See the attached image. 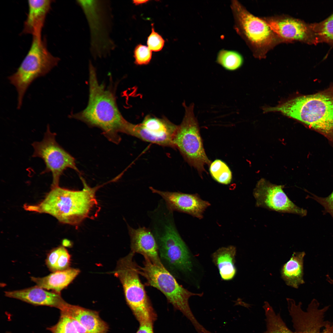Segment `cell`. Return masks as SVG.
<instances>
[{
	"mask_svg": "<svg viewBox=\"0 0 333 333\" xmlns=\"http://www.w3.org/2000/svg\"><path fill=\"white\" fill-rule=\"evenodd\" d=\"M263 18L283 43L310 40L309 27L298 19L287 15Z\"/></svg>",
	"mask_w": 333,
	"mask_h": 333,
	"instance_id": "15",
	"label": "cell"
},
{
	"mask_svg": "<svg viewBox=\"0 0 333 333\" xmlns=\"http://www.w3.org/2000/svg\"><path fill=\"white\" fill-rule=\"evenodd\" d=\"M51 0L28 1V12L23 32L33 36L41 35L46 17L50 9Z\"/></svg>",
	"mask_w": 333,
	"mask_h": 333,
	"instance_id": "19",
	"label": "cell"
},
{
	"mask_svg": "<svg viewBox=\"0 0 333 333\" xmlns=\"http://www.w3.org/2000/svg\"><path fill=\"white\" fill-rule=\"evenodd\" d=\"M269 111L300 121L324 136L333 146V84L317 93L270 107Z\"/></svg>",
	"mask_w": 333,
	"mask_h": 333,
	"instance_id": "4",
	"label": "cell"
},
{
	"mask_svg": "<svg viewBox=\"0 0 333 333\" xmlns=\"http://www.w3.org/2000/svg\"><path fill=\"white\" fill-rule=\"evenodd\" d=\"M148 0H134L133 2L136 5H139L146 3Z\"/></svg>",
	"mask_w": 333,
	"mask_h": 333,
	"instance_id": "33",
	"label": "cell"
},
{
	"mask_svg": "<svg viewBox=\"0 0 333 333\" xmlns=\"http://www.w3.org/2000/svg\"><path fill=\"white\" fill-rule=\"evenodd\" d=\"M209 171L212 178L217 182L228 184L232 181V172L226 164L220 159H216L211 163Z\"/></svg>",
	"mask_w": 333,
	"mask_h": 333,
	"instance_id": "25",
	"label": "cell"
},
{
	"mask_svg": "<svg viewBox=\"0 0 333 333\" xmlns=\"http://www.w3.org/2000/svg\"><path fill=\"white\" fill-rule=\"evenodd\" d=\"M235 29L244 40L254 57L263 59L267 53L283 43L263 18L256 17L237 0L232 1Z\"/></svg>",
	"mask_w": 333,
	"mask_h": 333,
	"instance_id": "7",
	"label": "cell"
},
{
	"mask_svg": "<svg viewBox=\"0 0 333 333\" xmlns=\"http://www.w3.org/2000/svg\"><path fill=\"white\" fill-rule=\"evenodd\" d=\"M236 252V247L230 245L219 248L212 254V261L223 280H231L236 274V270L235 266Z\"/></svg>",
	"mask_w": 333,
	"mask_h": 333,
	"instance_id": "22",
	"label": "cell"
},
{
	"mask_svg": "<svg viewBox=\"0 0 333 333\" xmlns=\"http://www.w3.org/2000/svg\"><path fill=\"white\" fill-rule=\"evenodd\" d=\"M263 308L265 316L266 330L265 333H297L293 332L287 327L280 313L276 314L267 302H264Z\"/></svg>",
	"mask_w": 333,
	"mask_h": 333,
	"instance_id": "23",
	"label": "cell"
},
{
	"mask_svg": "<svg viewBox=\"0 0 333 333\" xmlns=\"http://www.w3.org/2000/svg\"><path fill=\"white\" fill-rule=\"evenodd\" d=\"M149 188L152 193L160 195L167 207L172 211L186 213L199 219L203 218L205 210L210 205L209 202L202 199L197 194L161 191L152 187Z\"/></svg>",
	"mask_w": 333,
	"mask_h": 333,
	"instance_id": "14",
	"label": "cell"
},
{
	"mask_svg": "<svg viewBox=\"0 0 333 333\" xmlns=\"http://www.w3.org/2000/svg\"><path fill=\"white\" fill-rule=\"evenodd\" d=\"M81 179L84 186L82 190H72L59 186L51 188L41 202L36 205H25V209L47 213L62 223L73 225L92 218L98 205L95 192L98 187L91 188Z\"/></svg>",
	"mask_w": 333,
	"mask_h": 333,
	"instance_id": "2",
	"label": "cell"
},
{
	"mask_svg": "<svg viewBox=\"0 0 333 333\" xmlns=\"http://www.w3.org/2000/svg\"><path fill=\"white\" fill-rule=\"evenodd\" d=\"M71 256L67 249L62 246L61 251L57 259L55 272L62 271L69 268Z\"/></svg>",
	"mask_w": 333,
	"mask_h": 333,
	"instance_id": "29",
	"label": "cell"
},
{
	"mask_svg": "<svg viewBox=\"0 0 333 333\" xmlns=\"http://www.w3.org/2000/svg\"><path fill=\"white\" fill-rule=\"evenodd\" d=\"M89 69L88 105L83 110L72 117L100 128L109 141L117 144L121 140L118 133L126 134L130 122L119 110L113 92L99 83L92 66Z\"/></svg>",
	"mask_w": 333,
	"mask_h": 333,
	"instance_id": "1",
	"label": "cell"
},
{
	"mask_svg": "<svg viewBox=\"0 0 333 333\" xmlns=\"http://www.w3.org/2000/svg\"><path fill=\"white\" fill-rule=\"evenodd\" d=\"M304 252H294L282 267L281 275L286 284L295 288L305 283L303 279Z\"/></svg>",
	"mask_w": 333,
	"mask_h": 333,
	"instance_id": "21",
	"label": "cell"
},
{
	"mask_svg": "<svg viewBox=\"0 0 333 333\" xmlns=\"http://www.w3.org/2000/svg\"><path fill=\"white\" fill-rule=\"evenodd\" d=\"M152 55V51L148 47L139 44L136 46L134 51L135 63L138 65L147 64L150 62Z\"/></svg>",
	"mask_w": 333,
	"mask_h": 333,
	"instance_id": "27",
	"label": "cell"
},
{
	"mask_svg": "<svg viewBox=\"0 0 333 333\" xmlns=\"http://www.w3.org/2000/svg\"><path fill=\"white\" fill-rule=\"evenodd\" d=\"M216 62L225 69L232 71L238 69L241 66L243 58L237 51L222 49L218 53Z\"/></svg>",
	"mask_w": 333,
	"mask_h": 333,
	"instance_id": "24",
	"label": "cell"
},
{
	"mask_svg": "<svg viewBox=\"0 0 333 333\" xmlns=\"http://www.w3.org/2000/svg\"><path fill=\"white\" fill-rule=\"evenodd\" d=\"M142 267L138 266V272L146 279L145 285L155 288L166 297L174 309L181 312L194 327L197 332L202 331L204 327L194 316L189 306L188 300L193 296H201L203 294L191 292L184 288L176 278L163 266L157 265L145 257Z\"/></svg>",
	"mask_w": 333,
	"mask_h": 333,
	"instance_id": "6",
	"label": "cell"
},
{
	"mask_svg": "<svg viewBox=\"0 0 333 333\" xmlns=\"http://www.w3.org/2000/svg\"><path fill=\"white\" fill-rule=\"evenodd\" d=\"M302 303L290 302L288 309L297 333H333V322L325 320L324 315L330 306L319 308V303L313 299L306 311L302 308Z\"/></svg>",
	"mask_w": 333,
	"mask_h": 333,
	"instance_id": "11",
	"label": "cell"
},
{
	"mask_svg": "<svg viewBox=\"0 0 333 333\" xmlns=\"http://www.w3.org/2000/svg\"><path fill=\"white\" fill-rule=\"evenodd\" d=\"M320 33L326 39L333 41V14L322 24Z\"/></svg>",
	"mask_w": 333,
	"mask_h": 333,
	"instance_id": "31",
	"label": "cell"
},
{
	"mask_svg": "<svg viewBox=\"0 0 333 333\" xmlns=\"http://www.w3.org/2000/svg\"><path fill=\"white\" fill-rule=\"evenodd\" d=\"M153 323H147L140 324L139 326L136 333H154Z\"/></svg>",
	"mask_w": 333,
	"mask_h": 333,
	"instance_id": "32",
	"label": "cell"
},
{
	"mask_svg": "<svg viewBox=\"0 0 333 333\" xmlns=\"http://www.w3.org/2000/svg\"><path fill=\"white\" fill-rule=\"evenodd\" d=\"M60 310L77 321L88 333H106L108 331V325L95 311L71 305L66 302Z\"/></svg>",
	"mask_w": 333,
	"mask_h": 333,
	"instance_id": "18",
	"label": "cell"
},
{
	"mask_svg": "<svg viewBox=\"0 0 333 333\" xmlns=\"http://www.w3.org/2000/svg\"><path fill=\"white\" fill-rule=\"evenodd\" d=\"M80 272L78 269L69 268L53 272L42 278L31 277V279L37 286L42 288L60 293L61 291L67 286Z\"/></svg>",
	"mask_w": 333,
	"mask_h": 333,
	"instance_id": "20",
	"label": "cell"
},
{
	"mask_svg": "<svg viewBox=\"0 0 333 333\" xmlns=\"http://www.w3.org/2000/svg\"><path fill=\"white\" fill-rule=\"evenodd\" d=\"M165 42L161 35L155 31L154 25L152 24L151 32L147 39L148 47L152 51H158L163 48Z\"/></svg>",
	"mask_w": 333,
	"mask_h": 333,
	"instance_id": "28",
	"label": "cell"
},
{
	"mask_svg": "<svg viewBox=\"0 0 333 333\" xmlns=\"http://www.w3.org/2000/svg\"><path fill=\"white\" fill-rule=\"evenodd\" d=\"M283 186L273 184L261 179L257 183L253 192L256 206L279 212L306 216L307 210L292 202L283 191Z\"/></svg>",
	"mask_w": 333,
	"mask_h": 333,
	"instance_id": "13",
	"label": "cell"
},
{
	"mask_svg": "<svg viewBox=\"0 0 333 333\" xmlns=\"http://www.w3.org/2000/svg\"><path fill=\"white\" fill-rule=\"evenodd\" d=\"M59 59L48 51L41 35L33 36L27 55L17 71L8 77L18 93V109L20 108L26 90L37 78L45 76L58 64Z\"/></svg>",
	"mask_w": 333,
	"mask_h": 333,
	"instance_id": "8",
	"label": "cell"
},
{
	"mask_svg": "<svg viewBox=\"0 0 333 333\" xmlns=\"http://www.w3.org/2000/svg\"><path fill=\"white\" fill-rule=\"evenodd\" d=\"M308 197L322 205L325 212L329 213L333 219V191L329 195L325 197H319L314 194H311Z\"/></svg>",
	"mask_w": 333,
	"mask_h": 333,
	"instance_id": "30",
	"label": "cell"
},
{
	"mask_svg": "<svg viewBox=\"0 0 333 333\" xmlns=\"http://www.w3.org/2000/svg\"><path fill=\"white\" fill-rule=\"evenodd\" d=\"M150 227L163 266L176 279L186 280L192 270V257L176 228L173 213L157 214L151 219Z\"/></svg>",
	"mask_w": 333,
	"mask_h": 333,
	"instance_id": "3",
	"label": "cell"
},
{
	"mask_svg": "<svg viewBox=\"0 0 333 333\" xmlns=\"http://www.w3.org/2000/svg\"><path fill=\"white\" fill-rule=\"evenodd\" d=\"M56 136V133L51 131L48 125L42 140L32 144L34 150L32 157L42 158L46 165L41 174H51V188L59 186L60 176L67 168H71L79 172L74 158L57 142Z\"/></svg>",
	"mask_w": 333,
	"mask_h": 333,
	"instance_id": "10",
	"label": "cell"
},
{
	"mask_svg": "<svg viewBox=\"0 0 333 333\" xmlns=\"http://www.w3.org/2000/svg\"><path fill=\"white\" fill-rule=\"evenodd\" d=\"M326 280L330 284L333 285V279L331 278L329 275L326 276Z\"/></svg>",
	"mask_w": 333,
	"mask_h": 333,
	"instance_id": "34",
	"label": "cell"
},
{
	"mask_svg": "<svg viewBox=\"0 0 333 333\" xmlns=\"http://www.w3.org/2000/svg\"><path fill=\"white\" fill-rule=\"evenodd\" d=\"M185 114L178 127L174 139L175 148H177L187 162L194 167L200 175L205 171L204 166L211 161L206 154L200 134L197 120L194 112V104L189 105L183 103Z\"/></svg>",
	"mask_w": 333,
	"mask_h": 333,
	"instance_id": "9",
	"label": "cell"
},
{
	"mask_svg": "<svg viewBox=\"0 0 333 333\" xmlns=\"http://www.w3.org/2000/svg\"><path fill=\"white\" fill-rule=\"evenodd\" d=\"M60 313L57 323L49 328L51 333H79L71 317L64 312H60Z\"/></svg>",
	"mask_w": 333,
	"mask_h": 333,
	"instance_id": "26",
	"label": "cell"
},
{
	"mask_svg": "<svg viewBox=\"0 0 333 333\" xmlns=\"http://www.w3.org/2000/svg\"><path fill=\"white\" fill-rule=\"evenodd\" d=\"M178 127L164 116L158 118L148 114L140 123H130L127 134L145 142L175 148L173 141Z\"/></svg>",
	"mask_w": 333,
	"mask_h": 333,
	"instance_id": "12",
	"label": "cell"
},
{
	"mask_svg": "<svg viewBox=\"0 0 333 333\" xmlns=\"http://www.w3.org/2000/svg\"><path fill=\"white\" fill-rule=\"evenodd\" d=\"M135 254L130 251L119 259L114 275L121 282L126 302L139 324L154 323L157 315L140 279Z\"/></svg>",
	"mask_w": 333,
	"mask_h": 333,
	"instance_id": "5",
	"label": "cell"
},
{
	"mask_svg": "<svg viewBox=\"0 0 333 333\" xmlns=\"http://www.w3.org/2000/svg\"><path fill=\"white\" fill-rule=\"evenodd\" d=\"M5 294L7 297L34 305L48 306L59 309L65 302L60 293L49 292L37 285L23 289L5 291Z\"/></svg>",
	"mask_w": 333,
	"mask_h": 333,
	"instance_id": "17",
	"label": "cell"
},
{
	"mask_svg": "<svg viewBox=\"0 0 333 333\" xmlns=\"http://www.w3.org/2000/svg\"><path fill=\"white\" fill-rule=\"evenodd\" d=\"M127 226L130 239L131 251L141 254L153 263L163 266L155 239L150 229L145 227L134 229L128 225Z\"/></svg>",
	"mask_w": 333,
	"mask_h": 333,
	"instance_id": "16",
	"label": "cell"
}]
</instances>
